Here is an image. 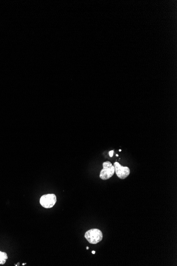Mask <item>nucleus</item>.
Segmentation results:
<instances>
[{
    "label": "nucleus",
    "instance_id": "obj_5",
    "mask_svg": "<svg viewBox=\"0 0 177 266\" xmlns=\"http://www.w3.org/2000/svg\"><path fill=\"white\" fill-rule=\"evenodd\" d=\"M8 255L5 252L0 251V264H3L8 259Z\"/></svg>",
    "mask_w": 177,
    "mask_h": 266
},
{
    "label": "nucleus",
    "instance_id": "obj_1",
    "mask_svg": "<svg viewBox=\"0 0 177 266\" xmlns=\"http://www.w3.org/2000/svg\"><path fill=\"white\" fill-rule=\"evenodd\" d=\"M84 237L90 243L96 244L103 240V234L99 229L92 228L85 233Z\"/></svg>",
    "mask_w": 177,
    "mask_h": 266
},
{
    "label": "nucleus",
    "instance_id": "obj_2",
    "mask_svg": "<svg viewBox=\"0 0 177 266\" xmlns=\"http://www.w3.org/2000/svg\"><path fill=\"white\" fill-rule=\"evenodd\" d=\"M103 169L101 170L100 177L103 180H107L111 178L115 173V168L111 162H104L103 164Z\"/></svg>",
    "mask_w": 177,
    "mask_h": 266
},
{
    "label": "nucleus",
    "instance_id": "obj_8",
    "mask_svg": "<svg viewBox=\"0 0 177 266\" xmlns=\"http://www.w3.org/2000/svg\"><path fill=\"white\" fill-rule=\"evenodd\" d=\"M26 264V263H23V266H24V265H25Z\"/></svg>",
    "mask_w": 177,
    "mask_h": 266
},
{
    "label": "nucleus",
    "instance_id": "obj_9",
    "mask_svg": "<svg viewBox=\"0 0 177 266\" xmlns=\"http://www.w3.org/2000/svg\"><path fill=\"white\" fill-rule=\"evenodd\" d=\"M87 250H88V247H87Z\"/></svg>",
    "mask_w": 177,
    "mask_h": 266
},
{
    "label": "nucleus",
    "instance_id": "obj_10",
    "mask_svg": "<svg viewBox=\"0 0 177 266\" xmlns=\"http://www.w3.org/2000/svg\"><path fill=\"white\" fill-rule=\"evenodd\" d=\"M119 151H122V150H121V149H119Z\"/></svg>",
    "mask_w": 177,
    "mask_h": 266
},
{
    "label": "nucleus",
    "instance_id": "obj_3",
    "mask_svg": "<svg viewBox=\"0 0 177 266\" xmlns=\"http://www.w3.org/2000/svg\"><path fill=\"white\" fill-rule=\"evenodd\" d=\"M56 201V196L54 194L43 195L40 199V205L45 208H51L54 207Z\"/></svg>",
    "mask_w": 177,
    "mask_h": 266
},
{
    "label": "nucleus",
    "instance_id": "obj_6",
    "mask_svg": "<svg viewBox=\"0 0 177 266\" xmlns=\"http://www.w3.org/2000/svg\"><path fill=\"white\" fill-rule=\"evenodd\" d=\"M114 150H111V151H110L109 152V154L110 157H113V155H114Z\"/></svg>",
    "mask_w": 177,
    "mask_h": 266
},
{
    "label": "nucleus",
    "instance_id": "obj_7",
    "mask_svg": "<svg viewBox=\"0 0 177 266\" xmlns=\"http://www.w3.org/2000/svg\"><path fill=\"white\" fill-rule=\"evenodd\" d=\"M92 254H95V253H96V252H95L94 251H92Z\"/></svg>",
    "mask_w": 177,
    "mask_h": 266
},
{
    "label": "nucleus",
    "instance_id": "obj_4",
    "mask_svg": "<svg viewBox=\"0 0 177 266\" xmlns=\"http://www.w3.org/2000/svg\"><path fill=\"white\" fill-rule=\"evenodd\" d=\"M114 166L117 176L120 179H125L130 174V169L127 166H123L117 162L114 163Z\"/></svg>",
    "mask_w": 177,
    "mask_h": 266
}]
</instances>
